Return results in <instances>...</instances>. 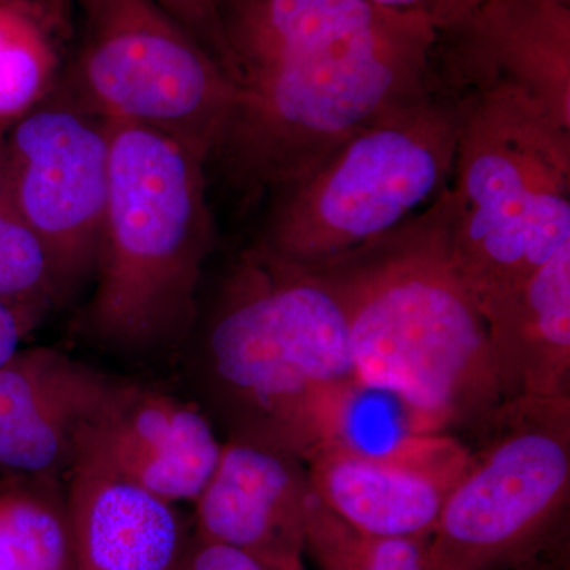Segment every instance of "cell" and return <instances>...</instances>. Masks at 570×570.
<instances>
[{
  "instance_id": "1",
  "label": "cell",
  "mask_w": 570,
  "mask_h": 570,
  "mask_svg": "<svg viewBox=\"0 0 570 570\" xmlns=\"http://www.w3.org/2000/svg\"><path fill=\"white\" fill-rule=\"evenodd\" d=\"M239 99L213 157L272 194L337 142L441 88V31L370 0H220Z\"/></svg>"
},
{
  "instance_id": "2",
  "label": "cell",
  "mask_w": 570,
  "mask_h": 570,
  "mask_svg": "<svg viewBox=\"0 0 570 570\" xmlns=\"http://www.w3.org/2000/svg\"><path fill=\"white\" fill-rule=\"evenodd\" d=\"M450 187L425 212L316 269L340 299L355 373L430 433L474 431L502 403L489 325L453 258Z\"/></svg>"
},
{
  "instance_id": "3",
  "label": "cell",
  "mask_w": 570,
  "mask_h": 570,
  "mask_svg": "<svg viewBox=\"0 0 570 570\" xmlns=\"http://www.w3.org/2000/svg\"><path fill=\"white\" fill-rule=\"evenodd\" d=\"M193 367L204 411L228 439L283 450L305 463L335 442L362 384L346 317L328 284L255 243L220 281Z\"/></svg>"
},
{
  "instance_id": "4",
  "label": "cell",
  "mask_w": 570,
  "mask_h": 570,
  "mask_svg": "<svg viewBox=\"0 0 570 570\" xmlns=\"http://www.w3.org/2000/svg\"><path fill=\"white\" fill-rule=\"evenodd\" d=\"M208 160L171 135L111 122L102 246L80 317L94 346L141 360L168 355L193 336L213 243Z\"/></svg>"
},
{
  "instance_id": "5",
  "label": "cell",
  "mask_w": 570,
  "mask_h": 570,
  "mask_svg": "<svg viewBox=\"0 0 570 570\" xmlns=\"http://www.w3.org/2000/svg\"><path fill=\"white\" fill-rule=\"evenodd\" d=\"M453 94V258L485 317L570 245V129L510 82Z\"/></svg>"
},
{
  "instance_id": "6",
  "label": "cell",
  "mask_w": 570,
  "mask_h": 570,
  "mask_svg": "<svg viewBox=\"0 0 570 570\" xmlns=\"http://www.w3.org/2000/svg\"><path fill=\"white\" fill-rule=\"evenodd\" d=\"M456 97L445 88L348 135L272 194L255 245L316 269L425 212L452 184Z\"/></svg>"
},
{
  "instance_id": "7",
  "label": "cell",
  "mask_w": 570,
  "mask_h": 570,
  "mask_svg": "<svg viewBox=\"0 0 570 570\" xmlns=\"http://www.w3.org/2000/svg\"><path fill=\"white\" fill-rule=\"evenodd\" d=\"M80 37L62 82L110 122L178 138L212 159L238 82L154 0H70Z\"/></svg>"
},
{
  "instance_id": "8",
  "label": "cell",
  "mask_w": 570,
  "mask_h": 570,
  "mask_svg": "<svg viewBox=\"0 0 570 570\" xmlns=\"http://www.w3.org/2000/svg\"><path fill=\"white\" fill-rule=\"evenodd\" d=\"M472 433L428 553L464 570L538 557L570 498V396L502 401Z\"/></svg>"
},
{
  "instance_id": "9",
  "label": "cell",
  "mask_w": 570,
  "mask_h": 570,
  "mask_svg": "<svg viewBox=\"0 0 570 570\" xmlns=\"http://www.w3.org/2000/svg\"><path fill=\"white\" fill-rule=\"evenodd\" d=\"M3 135L14 200L66 302L96 275L110 189L111 122L59 82Z\"/></svg>"
},
{
  "instance_id": "10",
  "label": "cell",
  "mask_w": 570,
  "mask_h": 570,
  "mask_svg": "<svg viewBox=\"0 0 570 570\" xmlns=\"http://www.w3.org/2000/svg\"><path fill=\"white\" fill-rule=\"evenodd\" d=\"M466 461L452 433H422L379 455L325 445L306 464L318 501L356 530L430 539Z\"/></svg>"
},
{
  "instance_id": "11",
  "label": "cell",
  "mask_w": 570,
  "mask_h": 570,
  "mask_svg": "<svg viewBox=\"0 0 570 570\" xmlns=\"http://www.w3.org/2000/svg\"><path fill=\"white\" fill-rule=\"evenodd\" d=\"M78 452L176 504L197 501L219 463L223 442L198 404L121 379L82 430Z\"/></svg>"
},
{
  "instance_id": "12",
  "label": "cell",
  "mask_w": 570,
  "mask_h": 570,
  "mask_svg": "<svg viewBox=\"0 0 570 570\" xmlns=\"http://www.w3.org/2000/svg\"><path fill=\"white\" fill-rule=\"evenodd\" d=\"M438 71L452 92L482 82L519 86L570 129V2L483 0L441 33Z\"/></svg>"
},
{
  "instance_id": "13",
  "label": "cell",
  "mask_w": 570,
  "mask_h": 570,
  "mask_svg": "<svg viewBox=\"0 0 570 570\" xmlns=\"http://www.w3.org/2000/svg\"><path fill=\"white\" fill-rule=\"evenodd\" d=\"M119 381L58 348H20L0 366V471L63 482Z\"/></svg>"
},
{
  "instance_id": "14",
  "label": "cell",
  "mask_w": 570,
  "mask_h": 570,
  "mask_svg": "<svg viewBox=\"0 0 570 570\" xmlns=\"http://www.w3.org/2000/svg\"><path fill=\"white\" fill-rule=\"evenodd\" d=\"M316 493L305 461L227 439L195 504V534L246 551L266 568L302 558Z\"/></svg>"
},
{
  "instance_id": "15",
  "label": "cell",
  "mask_w": 570,
  "mask_h": 570,
  "mask_svg": "<svg viewBox=\"0 0 570 570\" xmlns=\"http://www.w3.org/2000/svg\"><path fill=\"white\" fill-rule=\"evenodd\" d=\"M63 482L73 570H178L190 534L175 504L81 452Z\"/></svg>"
},
{
  "instance_id": "16",
  "label": "cell",
  "mask_w": 570,
  "mask_h": 570,
  "mask_svg": "<svg viewBox=\"0 0 570 570\" xmlns=\"http://www.w3.org/2000/svg\"><path fill=\"white\" fill-rule=\"evenodd\" d=\"M502 401L570 396V245L485 313Z\"/></svg>"
},
{
  "instance_id": "17",
  "label": "cell",
  "mask_w": 570,
  "mask_h": 570,
  "mask_svg": "<svg viewBox=\"0 0 570 570\" xmlns=\"http://www.w3.org/2000/svg\"><path fill=\"white\" fill-rule=\"evenodd\" d=\"M70 0H0V134L62 81Z\"/></svg>"
},
{
  "instance_id": "18",
  "label": "cell",
  "mask_w": 570,
  "mask_h": 570,
  "mask_svg": "<svg viewBox=\"0 0 570 570\" xmlns=\"http://www.w3.org/2000/svg\"><path fill=\"white\" fill-rule=\"evenodd\" d=\"M0 570H73L69 504L61 480H0Z\"/></svg>"
},
{
  "instance_id": "19",
  "label": "cell",
  "mask_w": 570,
  "mask_h": 570,
  "mask_svg": "<svg viewBox=\"0 0 570 570\" xmlns=\"http://www.w3.org/2000/svg\"><path fill=\"white\" fill-rule=\"evenodd\" d=\"M0 298L33 332L61 303L50 262L14 200L0 134Z\"/></svg>"
},
{
  "instance_id": "20",
  "label": "cell",
  "mask_w": 570,
  "mask_h": 570,
  "mask_svg": "<svg viewBox=\"0 0 570 570\" xmlns=\"http://www.w3.org/2000/svg\"><path fill=\"white\" fill-rule=\"evenodd\" d=\"M430 539L382 538L356 530L314 498L305 551L322 570H425Z\"/></svg>"
},
{
  "instance_id": "21",
  "label": "cell",
  "mask_w": 570,
  "mask_h": 570,
  "mask_svg": "<svg viewBox=\"0 0 570 570\" xmlns=\"http://www.w3.org/2000/svg\"><path fill=\"white\" fill-rule=\"evenodd\" d=\"M183 26L236 81L234 61L220 18V0H154ZM238 82V81H236Z\"/></svg>"
},
{
  "instance_id": "22",
  "label": "cell",
  "mask_w": 570,
  "mask_h": 570,
  "mask_svg": "<svg viewBox=\"0 0 570 570\" xmlns=\"http://www.w3.org/2000/svg\"><path fill=\"white\" fill-rule=\"evenodd\" d=\"M178 570H268L246 551L190 535Z\"/></svg>"
},
{
  "instance_id": "23",
  "label": "cell",
  "mask_w": 570,
  "mask_h": 570,
  "mask_svg": "<svg viewBox=\"0 0 570 570\" xmlns=\"http://www.w3.org/2000/svg\"><path fill=\"white\" fill-rule=\"evenodd\" d=\"M379 6L417 13L433 21L441 33L453 31L471 17L483 0H370Z\"/></svg>"
},
{
  "instance_id": "24",
  "label": "cell",
  "mask_w": 570,
  "mask_h": 570,
  "mask_svg": "<svg viewBox=\"0 0 570 570\" xmlns=\"http://www.w3.org/2000/svg\"><path fill=\"white\" fill-rule=\"evenodd\" d=\"M28 336L24 326L2 298H0V366L20 351L21 341Z\"/></svg>"
},
{
  "instance_id": "25",
  "label": "cell",
  "mask_w": 570,
  "mask_h": 570,
  "mask_svg": "<svg viewBox=\"0 0 570 570\" xmlns=\"http://www.w3.org/2000/svg\"><path fill=\"white\" fill-rule=\"evenodd\" d=\"M510 570H568V568H564V564H562V562H551L549 560H542V558H539L538 554V557L521 562V564L515 566V568H512Z\"/></svg>"
},
{
  "instance_id": "26",
  "label": "cell",
  "mask_w": 570,
  "mask_h": 570,
  "mask_svg": "<svg viewBox=\"0 0 570 570\" xmlns=\"http://www.w3.org/2000/svg\"><path fill=\"white\" fill-rule=\"evenodd\" d=\"M425 570H464L460 566L453 564V562L441 560V558L431 557L428 553L426 568Z\"/></svg>"
},
{
  "instance_id": "27",
  "label": "cell",
  "mask_w": 570,
  "mask_h": 570,
  "mask_svg": "<svg viewBox=\"0 0 570 570\" xmlns=\"http://www.w3.org/2000/svg\"><path fill=\"white\" fill-rule=\"evenodd\" d=\"M266 568V566H265ZM268 570H306L305 566H303L302 558H295V560L281 562V564L272 566V568H266Z\"/></svg>"
},
{
  "instance_id": "28",
  "label": "cell",
  "mask_w": 570,
  "mask_h": 570,
  "mask_svg": "<svg viewBox=\"0 0 570 570\" xmlns=\"http://www.w3.org/2000/svg\"><path fill=\"white\" fill-rule=\"evenodd\" d=\"M566 2H570V0H566Z\"/></svg>"
}]
</instances>
